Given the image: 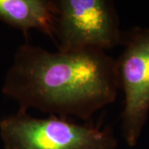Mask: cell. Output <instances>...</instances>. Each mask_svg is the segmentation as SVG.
Here are the masks:
<instances>
[{
    "label": "cell",
    "instance_id": "cell-3",
    "mask_svg": "<svg viewBox=\"0 0 149 149\" xmlns=\"http://www.w3.org/2000/svg\"><path fill=\"white\" fill-rule=\"evenodd\" d=\"M56 44L62 52H105L122 42L119 17L110 0H57Z\"/></svg>",
    "mask_w": 149,
    "mask_h": 149
},
{
    "label": "cell",
    "instance_id": "cell-4",
    "mask_svg": "<svg viewBox=\"0 0 149 149\" xmlns=\"http://www.w3.org/2000/svg\"><path fill=\"white\" fill-rule=\"evenodd\" d=\"M124 50L117 61L120 89L124 93L122 132L135 146L149 114V28L134 27L123 33Z\"/></svg>",
    "mask_w": 149,
    "mask_h": 149
},
{
    "label": "cell",
    "instance_id": "cell-2",
    "mask_svg": "<svg viewBox=\"0 0 149 149\" xmlns=\"http://www.w3.org/2000/svg\"><path fill=\"white\" fill-rule=\"evenodd\" d=\"M0 133L6 149H115L118 145L109 127L56 115L37 118L24 110L1 120Z\"/></svg>",
    "mask_w": 149,
    "mask_h": 149
},
{
    "label": "cell",
    "instance_id": "cell-1",
    "mask_svg": "<svg viewBox=\"0 0 149 149\" xmlns=\"http://www.w3.org/2000/svg\"><path fill=\"white\" fill-rule=\"evenodd\" d=\"M120 89L116 59L100 50L52 52L30 43L17 49L3 91L20 110L89 120Z\"/></svg>",
    "mask_w": 149,
    "mask_h": 149
},
{
    "label": "cell",
    "instance_id": "cell-5",
    "mask_svg": "<svg viewBox=\"0 0 149 149\" xmlns=\"http://www.w3.org/2000/svg\"><path fill=\"white\" fill-rule=\"evenodd\" d=\"M57 8L52 0H0V19L23 31L36 28L56 42Z\"/></svg>",
    "mask_w": 149,
    "mask_h": 149
}]
</instances>
